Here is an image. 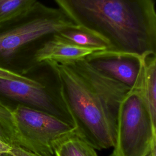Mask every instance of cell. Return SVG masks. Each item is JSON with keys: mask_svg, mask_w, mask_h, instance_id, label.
I'll return each instance as SVG.
<instances>
[{"mask_svg": "<svg viewBox=\"0 0 156 156\" xmlns=\"http://www.w3.org/2000/svg\"><path fill=\"white\" fill-rule=\"evenodd\" d=\"M12 112L20 147L40 155H54L55 145L75 133L73 126L43 111L18 105Z\"/></svg>", "mask_w": 156, "mask_h": 156, "instance_id": "cell-6", "label": "cell"}, {"mask_svg": "<svg viewBox=\"0 0 156 156\" xmlns=\"http://www.w3.org/2000/svg\"><path fill=\"white\" fill-rule=\"evenodd\" d=\"M0 105L11 110L22 105L43 111L74 127L61 94L54 61L39 63L18 79L0 78Z\"/></svg>", "mask_w": 156, "mask_h": 156, "instance_id": "cell-4", "label": "cell"}, {"mask_svg": "<svg viewBox=\"0 0 156 156\" xmlns=\"http://www.w3.org/2000/svg\"><path fill=\"white\" fill-rule=\"evenodd\" d=\"M37 0H0V23L8 21L27 10Z\"/></svg>", "mask_w": 156, "mask_h": 156, "instance_id": "cell-13", "label": "cell"}, {"mask_svg": "<svg viewBox=\"0 0 156 156\" xmlns=\"http://www.w3.org/2000/svg\"><path fill=\"white\" fill-rule=\"evenodd\" d=\"M99 51L94 48L79 46L64 40L57 33L54 34L44 38L36 48L32 57L30 69L39 63L48 60L68 62L86 58Z\"/></svg>", "mask_w": 156, "mask_h": 156, "instance_id": "cell-7", "label": "cell"}, {"mask_svg": "<svg viewBox=\"0 0 156 156\" xmlns=\"http://www.w3.org/2000/svg\"><path fill=\"white\" fill-rule=\"evenodd\" d=\"M140 58L131 55H102L96 51L86 59L98 71L130 88L139 72Z\"/></svg>", "mask_w": 156, "mask_h": 156, "instance_id": "cell-8", "label": "cell"}, {"mask_svg": "<svg viewBox=\"0 0 156 156\" xmlns=\"http://www.w3.org/2000/svg\"><path fill=\"white\" fill-rule=\"evenodd\" d=\"M155 152H156V147L153 148L151 151L146 155V156H155Z\"/></svg>", "mask_w": 156, "mask_h": 156, "instance_id": "cell-17", "label": "cell"}, {"mask_svg": "<svg viewBox=\"0 0 156 156\" xmlns=\"http://www.w3.org/2000/svg\"><path fill=\"white\" fill-rule=\"evenodd\" d=\"M0 156H15V155H12V154H10V153H4V154H1Z\"/></svg>", "mask_w": 156, "mask_h": 156, "instance_id": "cell-18", "label": "cell"}, {"mask_svg": "<svg viewBox=\"0 0 156 156\" xmlns=\"http://www.w3.org/2000/svg\"><path fill=\"white\" fill-rule=\"evenodd\" d=\"M55 156H98L96 149L83 138L74 133L59 141L54 148Z\"/></svg>", "mask_w": 156, "mask_h": 156, "instance_id": "cell-10", "label": "cell"}, {"mask_svg": "<svg viewBox=\"0 0 156 156\" xmlns=\"http://www.w3.org/2000/svg\"><path fill=\"white\" fill-rule=\"evenodd\" d=\"M10 146L0 141V155L4 153H9L11 149Z\"/></svg>", "mask_w": 156, "mask_h": 156, "instance_id": "cell-16", "label": "cell"}, {"mask_svg": "<svg viewBox=\"0 0 156 156\" xmlns=\"http://www.w3.org/2000/svg\"><path fill=\"white\" fill-rule=\"evenodd\" d=\"M113 147L110 156H146L156 147L155 122L142 98L130 90L119 105Z\"/></svg>", "mask_w": 156, "mask_h": 156, "instance_id": "cell-5", "label": "cell"}, {"mask_svg": "<svg viewBox=\"0 0 156 156\" xmlns=\"http://www.w3.org/2000/svg\"><path fill=\"white\" fill-rule=\"evenodd\" d=\"M15 156H43L38 154H37L33 152L26 150L21 147H12L9 152ZM55 156V155H51Z\"/></svg>", "mask_w": 156, "mask_h": 156, "instance_id": "cell-14", "label": "cell"}, {"mask_svg": "<svg viewBox=\"0 0 156 156\" xmlns=\"http://www.w3.org/2000/svg\"><path fill=\"white\" fill-rule=\"evenodd\" d=\"M55 65L75 133L95 149L113 147L119 105L130 88L98 71L86 58Z\"/></svg>", "mask_w": 156, "mask_h": 156, "instance_id": "cell-2", "label": "cell"}, {"mask_svg": "<svg viewBox=\"0 0 156 156\" xmlns=\"http://www.w3.org/2000/svg\"><path fill=\"white\" fill-rule=\"evenodd\" d=\"M71 28L79 29L61 9L37 1L24 13L0 23V68L24 75L44 38Z\"/></svg>", "mask_w": 156, "mask_h": 156, "instance_id": "cell-3", "label": "cell"}, {"mask_svg": "<svg viewBox=\"0 0 156 156\" xmlns=\"http://www.w3.org/2000/svg\"><path fill=\"white\" fill-rule=\"evenodd\" d=\"M0 141L10 147H20L12 110L0 105Z\"/></svg>", "mask_w": 156, "mask_h": 156, "instance_id": "cell-12", "label": "cell"}, {"mask_svg": "<svg viewBox=\"0 0 156 156\" xmlns=\"http://www.w3.org/2000/svg\"><path fill=\"white\" fill-rule=\"evenodd\" d=\"M130 90L136 93L146 104L152 120L156 122V55L140 58V69Z\"/></svg>", "mask_w": 156, "mask_h": 156, "instance_id": "cell-9", "label": "cell"}, {"mask_svg": "<svg viewBox=\"0 0 156 156\" xmlns=\"http://www.w3.org/2000/svg\"><path fill=\"white\" fill-rule=\"evenodd\" d=\"M57 34L64 40L80 47L94 48L99 51L105 50L107 47L101 39L80 29H67Z\"/></svg>", "mask_w": 156, "mask_h": 156, "instance_id": "cell-11", "label": "cell"}, {"mask_svg": "<svg viewBox=\"0 0 156 156\" xmlns=\"http://www.w3.org/2000/svg\"><path fill=\"white\" fill-rule=\"evenodd\" d=\"M23 75L16 74L9 71H7L4 69L0 68V78L7 79H15L20 78Z\"/></svg>", "mask_w": 156, "mask_h": 156, "instance_id": "cell-15", "label": "cell"}, {"mask_svg": "<svg viewBox=\"0 0 156 156\" xmlns=\"http://www.w3.org/2000/svg\"><path fill=\"white\" fill-rule=\"evenodd\" d=\"M78 27L101 39L102 55H156L155 0H54Z\"/></svg>", "mask_w": 156, "mask_h": 156, "instance_id": "cell-1", "label": "cell"}]
</instances>
